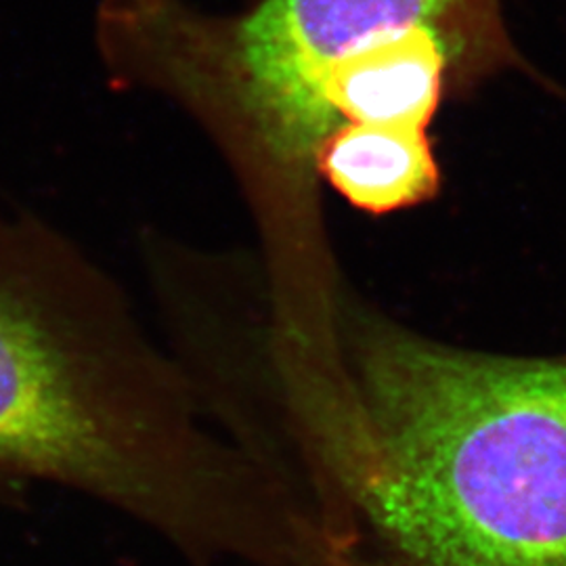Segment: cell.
<instances>
[{"label":"cell","instance_id":"1","mask_svg":"<svg viewBox=\"0 0 566 566\" xmlns=\"http://www.w3.org/2000/svg\"><path fill=\"white\" fill-rule=\"evenodd\" d=\"M214 420L348 566H566V353L344 306L329 357L243 382Z\"/></svg>","mask_w":566,"mask_h":566},{"label":"cell","instance_id":"2","mask_svg":"<svg viewBox=\"0 0 566 566\" xmlns=\"http://www.w3.org/2000/svg\"><path fill=\"white\" fill-rule=\"evenodd\" d=\"M93 42L112 86L175 103L217 145L285 292L336 277L315 175L329 137L420 128L451 78L470 93L525 67L502 0H102Z\"/></svg>","mask_w":566,"mask_h":566},{"label":"cell","instance_id":"3","mask_svg":"<svg viewBox=\"0 0 566 566\" xmlns=\"http://www.w3.org/2000/svg\"><path fill=\"white\" fill-rule=\"evenodd\" d=\"M200 416L120 283L41 217L0 212V485L70 486L193 566H322L319 531Z\"/></svg>","mask_w":566,"mask_h":566},{"label":"cell","instance_id":"4","mask_svg":"<svg viewBox=\"0 0 566 566\" xmlns=\"http://www.w3.org/2000/svg\"><path fill=\"white\" fill-rule=\"evenodd\" d=\"M317 181L365 214L385 217L432 200L441 166L430 137L385 130H340L324 143Z\"/></svg>","mask_w":566,"mask_h":566}]
</instances>
